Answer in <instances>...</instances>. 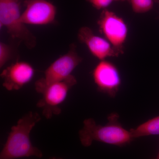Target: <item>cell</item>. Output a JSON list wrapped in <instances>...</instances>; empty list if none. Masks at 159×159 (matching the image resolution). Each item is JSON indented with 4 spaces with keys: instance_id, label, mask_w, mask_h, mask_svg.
Here are the masks:
<instances>
[{
    "instance_id": "10",
    "label": "cell",
    "mask_w": 159,
    "mask_h": 159,
    "mask_svg": "<svg viewBox=\"0 0 159 159\" xmlns=\"http://www.w3.org/2000/svg\"><path fill=\"white\" fill-rule=\"evenodd\" d=\"M77 36L79 41L84 44L91 54L100 61L108 57H118L120 54L108 40L94 34L89 27L80 28Z\"/></svg>"
},
{
    "instance_id": "6",
    "label": "cell",
    "mask_w": 159,
    "mask_h": 159,
    "mask_svg": "<svg viewBox=\"0 0 159 159\" xmlns=\"http://www.w3.org/2000/svg\"><path fill=\"white\" fill-rule=\"evenodd\" d=\"M100 33L120 54L124 53V44L128 29L125 20L113 11L102 10L97 22Z\"/></svg>"
},
{
    "instance_id": "2",
    "label": "cell",
    "mask_w": 159,
    "mask_h": 159,
    "mask_svg": "<svg viewBox=\"0 0 159 159\" xmlns=\"http://www.w3.org/2000/svg\"><path fill=\"white\" fill-rule=\"evenodd\" d=\"M119 116L113 113L109 116L105 125L97 124L92 118L83 122V127L79 131L80 140L83 146L89 147L94 141L122 147L134 140L129 131L125 129L119 121Z\"/></svg>"
},
{
    "instance_id": "4",
    "label": "cell",
    "mask_w": 159,
    "mask_h": 159,
    "mask_svg": "<svg viewBox=\"0 0 159 159\" xmlns=\"http://www.w3.org/2000/svg\"><path fill=\"white\" fill-rule=\"evenodd\" d=\"M77 83L76 77L72 75L61 81L35 87L36 92L42 95L36 106L42 110L45 118L50 119L61 113V105L66 100L69 91Z\"/></svg>"
},
{
    "instance_id": "12",
    "label": "cell",
    "mask_w": 159,
    "mask_h": 159,
    "mask_svg": "<svg viewBox=\"0 0 159 159\" xmlns=\"http://www.w3.org/2000/svg\"><path fill=\"white\" fill-rule=\"evenodd\" d=\"M134 12L143 13L152 9L156 0H127Z\"/></svg>"
},
{
    "instance_id": "9",
    "label": "cell",
    "mask_w": 159,
    "mask_h": 159,
    "mask_svg": "<svg viewBox=\"0 0 159 159\" xmlns=\"http://www.w3.org/2000/svg\"><path fill=\"white\" fill-rule=\"evenodd\" d=\"M34 68L29 63L17 61L3 70L1 74L3 86L8 91L19 90L31 81Z\"/></svg>"
},
{
    "instance_id": "15",
    "label": "cell",
    "mask_w": 159,
    "mask_h": 159,
    "mask_svg": "<svg viewBox=\"0 0 159 159\" xmlns=\"http://www.w3.org/2000/svg\"><path fill=\"white\" fill-rule=\"evenodd\" d=\"M49 159H63L60 157H51Z\"/></svg>"
},
{
    "instance_id": "5",
    "label": "cell",
    "mask_w": 159,
    "mask_h": 159,
    "mask_svg": "<svg viewBox=\"0 0 159 159\" xmlns=\"http://www.w3.org/2000/svg\"><path fill=\"white\" fill-rule=\"evenodd\" d=\"M82 61V58L77 54L76 46L72 44L66 54L55 60L46 69L43 77L35 82V87L66 79L72 75L73 71Z\"/></svg>"
},
{
    "instance_id": "16",
    "label": "cell",
    "mask_w": 159,
    "mask_h": 159,
    "mask_svg": "<svg viewBox=\"0 0 159 159\" xmlns=\"http://www.w3.org/2000/svg\"><path fill=\"white\" fill-rule=\"evenodd\" d=\"M153 159H159V151L158 153L157 156V157Z\"/></svg>"
},
{
    "instance_id": "8",
    "label": "cell",
    "mask_w": 159,
    "mask_h": 159,
    "mask_svg": "<svg viewBox=\"0 0 159 159\" xmlns=\"http://www.w3.org/2000/svg\"><path fill=\"white\" fill-rule=\"evenodd\" d=\"M98 90L114 98L122 83L120 72L116 66L108 61H100L92 73Z\"/></svg>"
},
{
    "instance_id": "7",
    "label": "cell",
    "mask_w": 159,
    "mask_h": 159,
    "mask_svg": "<svg viewBox=\"0 0 159 159\" xmlns=\"http://www.w3.org/2000/svg\"><path fill=\"white\" fill-rule=\"evenodd\" d=\"M21 21L25 25L42 26L54 24L57 9L49 0H25Z\"/></svg>"
},
{
    "instance_id": "17",
    "label": "cell",
    "mask_w": 159,
    "mask_h": 159,
    "mask_svg": "<svg viewBox=\"0 0 159 159\" xmlns=\"http://www.w3.org/2000/svg\"><path fill=\"white\" fill-rule=\"evenodd\" d=\"M156 2H159V0H156Z\"/></svg>"
},
{
    "instance_id": "3",
    "label": "cell",
    "mask_w": 159,
    "mask_h": 159,
    "mask_svg": "<svg viewBox=\"0 0 159 159\" xmlns=\"http://www.w3.org/2000/svg\"><path fill=\"white\" fill-rule=\"evenodd\" d=\"M21 0H0V28L11 38L19 40L28 48L36 46V37L21 21Z\"/></svg>"
},
{
    "instance_id": "14",
    "label": "cell",
    "mask_w": 159,
    "mask_h": 159,
    "mask_svg": "<svg viewBox=\"0 0 159 159\" xmlns=\"http://www.w3.org/2000/svg\"><path fill=\"white\" fill-rule=\"evenodd\" d=\"M93 7L97 10L105 9L113 2L127 1V0H86Z\"/></svg>"
},
{
    "instance_id": "11",
    "label": "cell",
    "mask_w": 159,
    "mask_h": 159,
    "mask_svg": "<svg viewBox=\"0 0 159 159\" xmlns=\"http://www.w3.org/2000/svg\"><path fill=\"white\" fill-rule=\"evenodd\" d=\"M131 135L134 139L140 137L159 135V116L149 119L136 128L131 129Z\"/></svg>"
},
{
    "instance_id": "1",
    "label": "cell",
    "mask_w": 159,
    "mask_h": 159,
    "mask_svg": "<svg viewBox=\"0 0 159 159\" xmlns=\"http://www.w3.org/2000/svg\"><path fill=\"white\" fill-rule=\"evenodd\" d=\"M41 120L37 112L29 111L11 128L7 140L0 153V159H16L35 157H42V152L32 145L30 133Z\"/></svg>"
},
{
    "instance_id": "13",
    "label": "cell",
    "mask_w": 159,
    "mask_h": 159,
    "mask_svg": "<svg viewBox=\"0 0 159 159\" xmlns=\"http://www.w3.org/2000/svg\"><path fill=\"white\" fill-rule=\"evenodd\" d=\"M11 49L7 44L0 43V68H2L10 59Z\"/></svg>"
}]
</instances>
